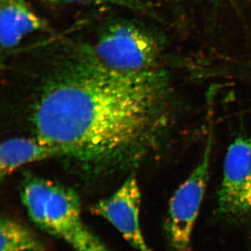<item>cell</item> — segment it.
Returning a JSON list of instances; mask_svg holds the SVG:
<instances>
[{
	"label": "cell",
	"mask_w": 251,
	"mask_h": 251,
	"mask_svg": "<svg viewBox=\"0 0 251 251\" xmlns=\"http://www.w3.org/2000/svg\"><path fill=\"white\" fill-rule=\"evenodd\" d=\"M49 23L28 0H0V43L2 57L21 46L28 36L50 33Z\"/></svg>",
	"instance_id": "52a82bcc"
},
{
	"label": "cell",
	"mask_w": 251,
	"mask_h": 251,
	"mask_svg": "<svg viewBox=\"0 0 251 251\" xmlns=\"http://www.w3.org/2000/svg\"><path fill=\"white\" fill-rule=\"evenodd\" d=\"M89 42L102 62L115 70L138 72L159 68L161 48L158 38L133 18L106 20Z\"/></svg>",
	"instance_id": "3957f363"
},
{
	"label": "cell",
	"mask_w": 251,
	"mask_h": 251,
	"mask_svg": "<svg viewBox=\"0 0 251 251\" xmlns=\"http://www.w3.org/2000/svg\"><path fill=\"white\" fill-rule=\"evenodd\" d=\"M57 156L62 157L59 148L36 136L5 140L0 148V176L4 179L25 165Z\"/></svg>",
	"instance_id": "ba28073f"
},
{
	"label": "cell",
	"mask_w": 251,
	"mask_h": 251,
	"mask_svg": "<svg viewBox=\"0 0 251 251\" xmlns=\"http://www.w3.org/2000/svg\"><path fill=\"white\" fill-rule=\"evenodd\" d=\"M50 8H62L75 6H115L134 12L146 11L145 0H37Z\"/></svg>",
	"instance_id": "30bf717a"
},
{
	"label": "cell",
	"mask_w": 251,
	"mask_h": 251,
	"mask_svg": "<svg viewBox=\"0 0 251 251\" xmlns=\"http://www.w3.org/2000/svg\"><path fill=\"white\" fill-rule=\"evenodd\" d=\"M141 193L133 175L128 178L111 196L100 201L94 211L110 222L138 251H152L148 247L140 227Z\"/></svg>",
	"instance_id": "8992f818"
},
{
	"label": "cell",
	"mask_w": 251,
	"mask_h": 251,
	"mask_svg": "<svg viewBox=\"0 0 251 251\" xmlns=\"http://www.w3.org/2000/svg\"><path fill=\"white\" fill-rule=\"evenodd\" d=\"M4 67L30 84L36 137L84 169L139 163L171 126L175 107L166 73L115 70L78 36L50 34L21 46Z\"/></svg>",
	"instance_id": "6da1fadb"
},
{
	"label": "cell",
	"mask_w": 251,
	"mask_h": 251,
	"mask_svg": "<svg viewBox=\"0 0 251 251\" xmlns=\"http://www.w3.org/2000/svg\"><path fill=\"white\" fill-rule=\"evenodd\" d=\"M0 237V251H44L42 244L29 229L9 218H1Z\"/></svg>",
	"instance_id": "9c48e42d"
},
{
	"label": "cell",
	"mask_w": 251,
	"mask_h": 251,
	"mask_svg": "<svg viewBox=\"0 0 251 251\" xmlns=\"http://www.w3.org/2000/svg\"><path fill=\"white\" fill-rule=\"evenodd\" d=\"M212 147L211 133L201 161L171 198L166 230L172 251H191V234L209 180Z\"/></svg>",
	"instance_id": "277c9868"
},
{
	"label": "cell",
	"mask_w": 251,
	"mask_h": 251,
	"mask_svg": "<svg viewBox=\"0 0 251 251\" xmlns=\"http://www.w3.org/2000/svg\"><path fill=\"white\" fill-rule=\"evenodd\" d=\"M217 206L218 214L229 222L251 217V137L239 135L227 149Z\"/></svg>",
	"instance_id": "5b68a950"
},
{
	"label": "cell",
	"mask_w": 251,
	"mask_h": 251,
	"mask_svg": "<svg viewBox=\"0 0 251 251\" xmlns=\"http://www.w3.org/2000/svg\"><path fill=\"white\" fill-rule=\"evenodd\" d=\"M21 198L31 221L74 251H110L84 223L80 198L72 188L29 176L23 182Z\"/></svg>",
	"instance_id": "7a4b0ae2"
}]
</instances>
